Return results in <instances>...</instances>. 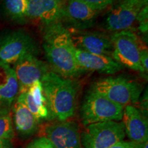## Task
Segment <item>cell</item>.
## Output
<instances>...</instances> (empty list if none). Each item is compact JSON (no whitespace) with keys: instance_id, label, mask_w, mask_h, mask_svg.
Wrapping results in <instances>:
<instances>
[{"instance_id":"4fadbf2b","label":"cell","mask_w":148,"mask_h":148,"mask_svg":"<svg viewBox=\"0 0 148 148\" xmlns=\"http://www.w3.org/2000/svg\"><path fill=\"white\" fill-rule=\"evenodd\" d=\"M63 3L57 0H28L27 19L43 27L61 22Z\"/></svg>"},{"instance_id":"9c48e42d","label":"cell","mask_w":148,"mask_h":148,"mask_svg":"<svg viewBox=\"0 0 148 148\" xmlns=\"http://www.w3.org/2000/svg\"><path fill=\"white\" fill-rule=\"evenodd\" d=\"M75 49L97 55L112 57V45L110 38L103 33L86 29L67 28Z\"/></svg>"},{"instance_id":"52a82bcc","label":"cell","mask_w":148,"mask_h":148,"mask_svg":"<svg viewBox=\"0 0 148 148\" xmlns=\"http://www.w3.org/2000/svg\"><path fill=\"white\" fill-rule=\"evenodd\" d=\"M148 0H121L114 5L104 18L103 27L112 32L130 29Z\"/></svg>"},{"instance_id":"7a4b0ae2","label":"cell","mask_w":148,"mask_h":148,"mask_svg":"<svg viewBox=\"0 0 148 148\" xmlns=\"http://www.w3.org/2000/svg\"><path fill=\"white\" fill-rule=\"evenodd\" d=\"M48 120L66 121L73 115L76 105L77 83L49 70L40 79Z\"/></svg>"},{"instance_id":"ffe728a7","label":"cell","mask_w":148,"mask_h":148,"mask_svg":"<svg viewBox=\"0 0 148 148\" xmlns=\"http://www.w3.org/2000/svg\"><path fill=\"white\" fill-rule=\"evenodd\" d=\"M13 136L14 131L10 112L6 109H0V140H10Z\"/></svg>"},{"instance_id":"6da1fadb","label":"cell","mask_w":148,"mask_h":148,"mask_svg":"<svg viewBox=\"0 0 148 148\" xmlns=\"http://www.w3.org/2000/svg\"><path fill=\"white\" fill-rule=\"evenodd\" d=\"M42 47L47 60L58 75L73 79L84 72L77 64L70 33L62 23L43 27Z\"/></svg>"},{"instance_id":"3957f363","label":"cell","mask_w":148,"mask_h":148,"mask_svg":"<svg viewBox=\"0 0 148 148\" xmlns=\"http://www.w3.org/2000/svg\"><path fill=\"white\" fill-rule=\"evenodd\" d=\"M90 90L123 108L137 102L140 94L137 83L121 76L99 79L92 84Z\"/></svg>"},{"instance_id":"5bb4252c","label":"cell","mask_w":148,"mask_h":148,"mask_svg":"<svg viewBox=\"0 0 148 148\" xmlns=\"http://www.w3.org/2000/svg\"><path fill=\"white\" fill-rule=\"evenodd\" d=\"M121 120H123L125 133L131 141L138 144L147 141V119L140 109L133 105L125 106Z\"/></svg>"},{"instance_id":"8992f818","label":"cell","mask_w":148,"mask_h":148,"mask_svg":"<svg viewBox=\"0 0 148 148\" xmlns=\"http://www.w3.org/2000/svg\"><path fill=\"white\" fill-rule=\"evenodd\" d=\"M125 135L122 122H98L86 125L82 135V143L84 148H109L123 140Z\"/></svg>"},{"instance_id":"2e32d148","label":"cell","mask_w":148,"mask_h":148,"mask_svg":"<svg viewBox=\"0 0 148 148\" xmlns=\"http://www.w3.org/2000/svg\"><path fill=\"white\" fill-rule=\"evenodd\" d=\"M16 99L23 103L37 119H48V111L40 81L33 84L25 92L18 94Z\"/></svg>"},{"instance_id":"484cf974","label":"cell","mask_w":148,"mask_h":148,"mask_svg":"<svg viewBox=\"0 0 148 148\" xmlns=\"http://www.w3.org/2000/svg\"><path fill=\"white\" fill-rule=\"evenodd\" d=\"M0 148H12V146L9 140H0Z\"/></svg>"},{"instance_id":"8fae6325","label":"cell","mask_w":148,"mask_h":148,"mask_svg":"<svg viewBox=\"0 0 148 148\" xmlns=\"http://www.w3.org/2000/svg\"><path fill=\"white\" fill-rule=\"evenodd\" d=\"M13 69L19 85V93L25 92L33 84L40 81L49 71L47 64L34 54L24 56L14 64Z\"/></svg>"},{"instance_id":"e0dca14e","label":"cell","mask_w":148,"mask_h":148,"mask_svg":"<svg viewBox=\"0 0 148 148\" xmlns=\"http://www.w3.org/2000/svg\"><path fill=\"white\" fill-rule=\"evenodd\" d=\"M18 93L19 85L13 68L0 61V103L10 106Z\"/></svg>"},{"instance_id":"d4e9b609","label":"cell","mask_w":148,"mask_h":148,"mask_svg":"<svg viewBox=\"0 0 148 148\" xmlns=\"http://www.w3.org/2000/svg\"><path fill=\"white\" fill-rule=\"evenodd\" d=\"M37 148H56L52 143L45 137L40 136L33 141Z\"/></svg>"},{"instance_id":"30bf717a","label":"cell","mask_w":148,"mask_h":148,"mask_svg":"<svg viewBox=\"0 0 148 148\" xmlns=\"http://www.w3.org/2000/svg\"><path fill=\"white\" fill-rule=\"evenodd\" d=\"M42 137L56 148H82L78 127L74 122L62 121L49 123L42 129Z\"/></svg>"},{"instance_id":"ba28073f","label":"cell","mask_w":148,"mask_h":148,"mask_svg":"<svg viewBox=\"0 0 148 148\" xmlns=\"http://www.w3.org/2000/svg\"><path fill=\"white\" fill-rule=\"evenodd\" d=\"M37 46L34 39L22 31L9 33L0 38V61L14 64L24 56L36 55Z\"/></svg>"},{"instance_id":"7c38bea8","label":"cell","mask_w":148,"mask_h":148,"mask_svg":"<svg viewBox=\"0 0 148 148\" xmlns=\"http://www.w3.org/2000/svg\"><path fill=\"white\" fill-rule=\"evenodd\" d=\"M99 13L82 0H67L63 3L61 23L65 21L69 28L86 29L95 23Z\"/></svg>"},{"instance_id":"cb8c5ba5","label":"cell","mask_w":148,"mask_h":148,"mask_svg":"<svg viewBox=\"0 0 148 148\" xmlns=\"http://www.w3.org/2000/svg\"><path fill=\"white\" fill-rule=\"evenodd\" d=\"M139 58H140V62L141 64V66H143V69L145 70L146 73H147L148 71V51L147 47L145 44L143 43L141 45L139 53Z\"/></svg>"},{"instance_id":"44dd1931","label":"cell","mask_w":148,"mask_h":148,"mask_svg":"<svg viewBox=\"0 0 148 148\" xmlns=\"http://www.w3.org/2000/svg\"><path fill=\"white\" fill-rule=\"evenodd\" d=\"M136 21L138 23V29L140 33L147 36L148 31V5L141 9L137 15Z\"/></svg>"},{"instance_id":"603a6c76","label":"cell","mask_w":148,"mask_h":148,"mask_svg":"<svg viewBox=\"0 0 148 148\" xmlns=\"http://www.w3.org/2000/svg\"><path fill=\"white\" fill-rule=\"evenodd\" d=\"M109 148H148V142L146 141L143 143L138 144L132 141L127 142L122 140Z\"/></svg>"},{"instance_id":"4316f807","label":"cell","mask_w":148,"mask_h":148,"mask_svg":"<svg viewBox=\"0 0 148 148\" xmlns=\"http://www.w3.org/2000/svg\"><path fill=\"white\" fill-rule=\"evenodd\" d=\"M26 148H37V147H36V145H34V143H33V142H32V143H29V145L27 146V147H26Z\"/></svg>"},{"instance_id":"d6986e66","label":"cell","mask_w":148,"mask_h":148,"mask_svg":"<svg viewBox=\"0 0 148 148\" xmlns=\"http://www.w3.org/2000/svg\"><path fill=\"white\" fill-rule=\"evenodd\" d=\"M28 0H4V8L8 16L14 21L23 22L27 20Z\"/></svg>"},{"instance_id":"83f0119b","label":"cell","mask_w":148,"mask_h":148,"mask_svg":"<svg viewBox=\"0 0 148 148\" xmlns=\"http://www.w3.org/2000/svg\"><path fill=\"white\" fill-rule=\"evenodd\" d=\"M57 1H59V2L62 3H64V2H66V1H67V0H57Z\"/></svg>"},{"instance_id":"5b68a950","label":"cell","mask_w":148,"mask_h":148,"mask_svg":"<svg viewBox=\"0 0 148 148\" xmlns=\"http://www.w3.org/2000/svg\"><path fill=\"white\" fill-rule=\"evenodd\" d=\"M123 107L103 95L90 90L85 96L81 108V116L85 125L108 121L122 119Z\"/></svg>"},{"instance_id":"ac0fdd59","label":"cell","mask_w":148,"mask_h":148,"mask_svg":"<svg viewBox=\"0 0 148 148\" xmlns=\"http://www.w3.org/2000/svg\"><path fill=\"white\" fill-rule=\"evenodd\" d=\"M13 112L14 124L18 132L23 135H31L38 130L40 121L17 99L14 104Z\"/></svg>"},{"instance_id":"277c9868","label":"cell","mask_w":148,"mask_h":148,"mask_svg":"<svg viewBox=\"0 0 148 148\" xmlns=\"http://www.w3.org/2000/svg\"><path fill=\"white\" fill-rule=\"evenodd\" d=\"M112 45V58L122 66L145 73L140 62L139 53L143 43L132 31L113 32L110 37Z\"/></svg>"},{"instance_id":"9a60e30c","label":"cell","mask_w":148,"mask_h":148,"mask_svg":"<svg viewBox=\"0 0 148 148\" xmlns=\"http://www.w3.org/2000/svg\"><path fill=\"white\" fill-rule=\"evenodd\" d=\"M75 55L77 64L84 71L89 70L102 73L114 74L123 67L108 56L93 54L77 49H75Z\"/></svg>"},{"instance_id":"7402d4cb","label":"cell","mask_w":148,"mask_h":148,"mask_svg":"<svg viewBox=\"0 0 148 148\" xmlns=\"http://www.w3.org/2000/svg\"><path fill=\"white\" fill-rule=\"evenodd\" d=\"M94 10L100 12L112 5L114 0H82Z\"/></svg>"}]
</instances>
